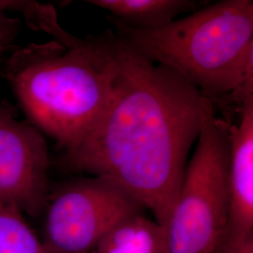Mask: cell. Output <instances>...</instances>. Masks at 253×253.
<instances>
[{"mask_svg": "<svg viewBox=\"0 0 253 253\" xmlns=\"http://www.w3.org/2000/svg\"><path fill=\"white\" fill-rule=\"evenodd\" d=\"M119 75L98 124L66 152L71 169L111 181L164 228L201 128L199 90L117 37Z\"/></svg>", "mask_w": 253, "mask_h": 253, "instance_id": "cell-1", "label": "cell"}, {"mask_svg": "<svg viewBox=\"0 0 253 253\" xmlns=\"http://www.w3.org/2000/svg\"><path fill=\"white\" fill-rule=\"evenodd\" d=\"M115 24L136 53L177 73L214 104L253 97V0L206 5L157 28Z\"/></svg>", "mask_w": 253, "mask_h": 253, "instance_id": "cell-2", "label": "cell"}, {"mask_svg": "<svg viewBox=\"0 0 253 253\" xmlns=\"http://www.w3.org/2000/svg\"><path fill=\"white\" fill-rule=\"evenodd\" d=\"M117 37L80 40L61 52L25 49L13 58L9 78L33 125L66 152L75 148L108 109L119 75Z\"/></svg>", "mask_w": 253, "mask_h": 253, "instance_id": "cell-3", "label": "cell"}, {"mask_svg": "<svg viewBox=\"0 0 253 253\" xmlns=\"http://www.w3.org/2000/svg\"><path fill=\"white\" fill-rule=\"evenodd\" d=\"M228 172L227 126L202 96L198 144L165 227L167 253H216L228 221Z\"/></svg>", "mask_w": 253, "mask_h": 253, "instance_id": "cell-4", "label": "cell"}, {"mask_svg": "<svg viewBox=\"0 0 253 253\" xmlns=\"http://www.w3.org/2000/svg\"><path fill=\"white\" fill-rule=\"evenodd\" d=\"M145 210L102 177L72 181L49 196L42 244L46 253H90L120 221Z\"/></svg>", "mask_w": 253, "mask_h": 253, "instance_id": "cell-5", "label": "cell"}, {"mask_svg": "<svg viewBox=\"0 0 253 253\" xmlns=\"http://www.w3.org/2000/svg\"><path fill=\"white\" fill-rule=\"evenodd\" d=\"M49 153L41 130L0 104V204L37 217L49 201Z\"/></svg>", "mask_w": 253, "mask_h": 253, "instance_id": "cell-6", "label": "cell"}, {"mask_svg": "<svg viewBox=\"0 0 253 253\" xmlns=\"http://www.w3.org/2000/svg\"><path fill=\"white\" fill-rule=\"evenodd\" d=\"M227 131L229 213L217 251L237 246L253 236V97L240 104L238 123Z\"/></svg>", "mask_w": 253, "mask_h": 253, "instance_id": "cell-7", "label": "cell"}, {"mask_svg": "<svg viewBox=\"0 0 253 253\" xmlns=\"http://www.w3.org/2000/svg\"><path fill=\"white\" fill-rule=\"evenodd\" d=\"M94 6L110 11L118 23L135 28H157L168 25L182 12L203 7L191 0H89Z\"/></svg>", "mask_w": 253, "mask_h": 253, "instance_id": "cell-8", "label": "cell"}, {"mask_svg": "<svg viewBox=\"0 0 253 253\" xmlns=\"http://www.w3.org/2000/svg\"><path fill=\"white\" fill-rule=\"evenodd\" d=\"M90 253H167L165 228L136 214L110 230Z\"/></svg>", "mask_w": 253, "mask_h": 253, "instance_id": "cell-9", "label": "cell"}, {"mask_svg": "<svg viewBox=\"0 0 253 253\" xmlns=\"http://www.w3.org/2000/svg\"><path fill=\"white\" fill-rule=\"evenodd\" d=\"M0 253H46L18 209L0 204Z\"/></svg>", "mask_w": 253, "mask_h": 253, "instance_id": "cell-10", "label": "cell"}, {"mask_svg": "<svg viewBox=\"0 0 253 253\" xmlns=\"http://www.w3.org/2000/svg\"><path fill=\"white\" fill-rule=\"evenodd\" d=\"M5 9H14L22 12L31 27L54 35L64 46L70 45L74 40V37L69 35L59 26L52 5L32 1H0V12Z\"/></svg>", "mask_w": 253, "mask_h": 253, "instance_id": "cell-11", "label": "cell"}, {"mask_svg": "<svg viewBox=\"0 0 253 253\" xmlns=\"http://www.w3.org/2000/svg\"><path fill=\"white\" fill-rule=\"evenodd\" d=\"M15 22L10 21L0 12V55L3 53L5 46L9 41V34H13Z\"/></svg>", "mask_w": 253, "mask_h": 253, "instance_id": "cell-12", "label": "cell"}, {"mask_svg": "<svg viewBox=\"0 0 253 253\" xmlns=\"http://www.w3.org/2000/svg\"><path fill=\"white\" fill-rule=\"evenodd\" d=\"M216 253H253V236L235 247L218 250Z\"/></svg>", "mask_w": 253, "mask_h": 253, "instance_id": "cell-13", "label": "cell"}]
</instances>
